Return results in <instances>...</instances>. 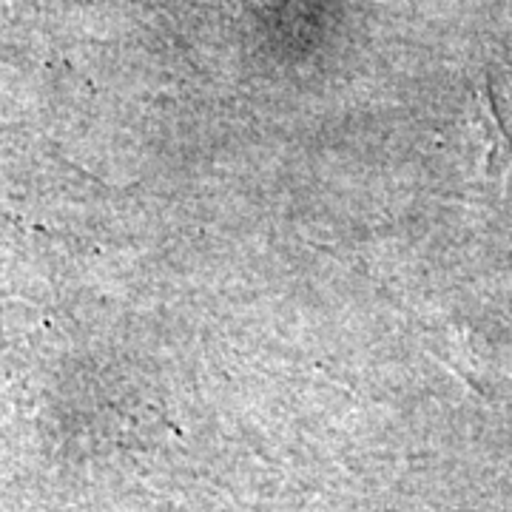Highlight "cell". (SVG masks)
<instances>
[{
	"label": "cell",
	"mask_w": 512,
	"mask_h": 512,
	"mask_svg": "<svg viewBox=\"0 0 512 512\" xmlns=\"http://www.w3.org/2000/svg\"><path fill=\"white\" fill-rule=\"evenodd\" d=\"M467 131H470V140L478 151V163H481L484 177L504 183L512 171V148L504 128L498 123L487 86H476V92H473V103L467 109Z\"/></svg>",
	"instance_id": "cell-1"
}]
</instances>
